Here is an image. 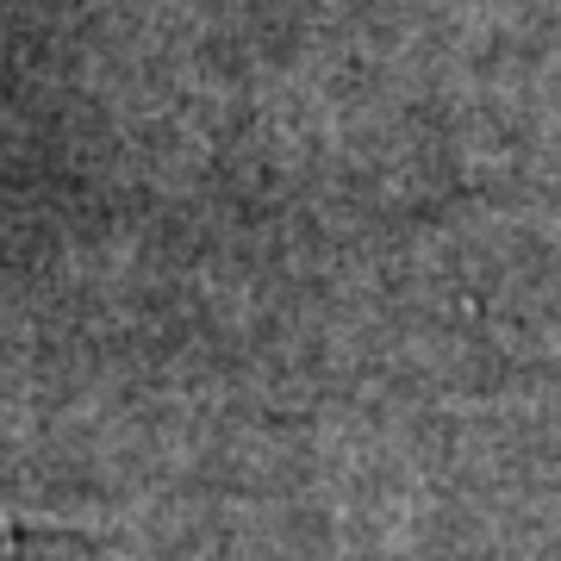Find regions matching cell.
Segmentation results:
<instances>
[{"label": "cell", "mask_w": 561, "mask_h": 561, "mask_svg": "<svg viewBox=\"0 0 561 561\" xmlns=\"http://www.w3.org/2000/svg\"><path fill=\"white\" fill-rule=\"evenodd\" d=\"M0 561H101V556L62 537H0Z\"/></svg>", "instance_id": "obj_1"}]
</instances>
